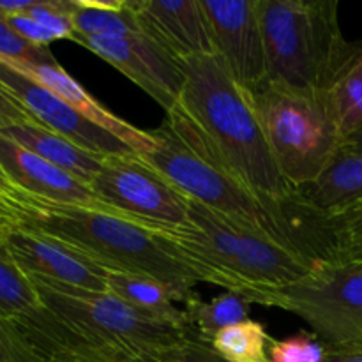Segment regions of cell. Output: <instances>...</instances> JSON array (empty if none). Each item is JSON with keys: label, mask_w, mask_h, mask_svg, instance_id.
<instances>
[{"label": "cell", "mask_w": 362, "mask_h": 362, "mask_svg": "<svg viewBox=\"0 0 362 362\" xmlns=\"http://www.w3.org/2000/svg\"><path fill=\"white\" fill-rule=\"evenodd\" d=\"M158 359L161 362H226L211 346L191 338L177 349L161 354Z\"/></svg>", "instance_id": "28"}, {"label": "cell", "mask_w": 362, "mask_h": 362, "mask_svg": "<svg viewBox=\"0 0 362 362\" xmlns=\"http://www.w3.org/2000/svg\"><path fill=\"white\" fill-rule=\"evenodd\" d=\"M0 251L30 279L55 286L108 292L106 272L69 244L37 230L14 226L0 237Z\"/></svg>", "instance_id": "12"}, {"label": "cell", "mask_w": 362, "mask_h": 362, "mask_svg": "<svg viewBox=\"0 0 362 362\" xmlns=\"http://www.w3.org/2000/svg\"><path fill=\"white\" fill-rule=\"evenodd\" d=\"M341 247L354 240L362 239V202L331 218Z\"/></svg>", "instance_id": "30"}, {"label": "cell", "mask_w": 362, "mask_h": 362, "mask_svg": "<svg viewBox=\"0 0 362 362\" xmlns=\"http://www.w3.org/2000/svg\"><path fill=\"white\" fill-rule=\"evenodd\" d=\"M0 133L16 141L21 147L32 151L34 154L41 156L52 165L59 166L60 170L73 175L80 182L87 184L88 187H92L94 184L95 177L101 172L103 159L106 158V156H98L94 152L78 147L76 144L53 133L52 129L39 122L18 124V126L0 131Z\"/></svg>", "instance_id": "17"}, {"label": "cell", "mask_w": 362, "mask_h": 362, "mask_svg": "<svg viewBox=\"0 0 362 362\" xmlns=\"http://www.w3.org/2000/svg\"><path fill=\"white\" fill-rule=\"evenodd\" d=\"M16 226L69 244L105 271L151 276L184 288L205 283L197 267L166 247L156 228L122 214L27 197L16 211Z\"/></svg>", "instance_id": "3"}, {"label": "cell", "mask_w": 362, "mask_h": 362, "mask_svg": "<svg viewBox=\"0 0 362 362\" xmlns=\"http://www.w3.org/2000/svg\"><path fill=\"white\" fill-rule=\"evenodd\" d=\"M27 197L28 194H25L23 191H20L16 186H14L13 180L7 177V173L4 172V168L0 166V207L6 209V211L14 218L18 207H20L21 202H23Z\"/></svg>", "instance_id": "32"}, {"label": "cell", "mask_w": 362, "mask_h": 362, "mask_svg": "<svg viewBox=\"0 0 362 362\" xmlns=\"http://www.w3.org/2000/svg\"><path fill=\"white\" fill-rule=\"evenodd\" d=\"M343 147L349 148V151H354V152H361L362 154V126L357 131H354L350 136L345 138V144H343Z\"/></svg>", "instance_id": "35"}, {"label": "cell", "mask_w": 362, "mask_h": 362, "mask_svg": "<svg viewBox=\"0 0 362 362\" xmlns=\"http://www.w3.org/2000/svg\"><path fill=\"white\" fill-rule=\"evenodd\" d=\"M214 55L239 87L253 92L267 81V49L258 0H202Z\"/></svg>", "instance_id": "11"}, {"label": "cell", "mask_w": 362, "mask_h": 362, "mask_svg": "<svg viewBox=\"0 0 362 362\" xmlns=\"http://www.w3.org/2000/svg\"><path fill=\"white\" fill-rule=\"evenodd\" d=\"M46 362H88L85 359H78L73 356H64V354H55V356H49Z\"/></svg>", "instance_id": "38"}, {"label": "cell", "mask_w": 362, "mask_h": 362, "mask_svg": "<svg viewBox=\"0 0 362 362\" xmlns=\"http://www.w3.org/2000/svg\"><path fill=\"white\" fill-rule=\"evenodd\" d=\"M327 95L343 136H350L362 126V42H350Z\"/></svg>", "instance_id": "20"}, {"label": "cell", "mask_w": 362, "mask_h": 362, "mask_svg": "<svg viewBox=\"0 0 362 362\" xmlns=\"http://www.w3.org/2000/svg\"><path fill=\"white\" fill-rule=\"evenodd\" d=\"M2 59V57H0ZM7 66L16 69L18 73L25 74L27 78L34 80L35 83L42 85L53 94L59 95L62 101H66L74 112L80 113L87 120H90L95 126L103 127L108 133L115 134L119 140H122L134 154L145 156L154 151L156 138L152 131H141L138 127L131 126L129 122L122 120L120 117L113 115L108 108L101 105L94 95L88 94L87 88L78 83L71 74L66 73L62 66L57 64H23L16 60L2 59Z\"/></svg>", "instance_id": "16"}, {"label": "cell", "mask_w": 362, "mask_h": 362, "mask_svg": "<svg viewBox=\"0 0 362 362\" xmlns=\"http://www.w3.org/2000/svg\"><path fill=\"white\" fill-rule=\"evenodd\" d=\"M250 304L279 308L310 325L331 350H362V267L317 262L306 276L279 288H247Z\"/></svg>", "instance_id": "7"}, {"label": "cell", "mask_w": 362, "mask_h": 362, "mask_svg": "<svg viewBox=\"0 0 362 362\" xmlns=\"http://www.w3.org/2000/svg\"><path fill=\"white\" fill-rule=\"evenodd\" d=\"M73 27V37L144 34L133 0H112V2L76 0Z\"/></svg>", "instance_id": "22"}, {"label": "cell", "mask_w": 362, "mask_h": 362, "mask_svg": "<svg viewBox=\"0 0 362 362\" xmlns=\"http://www.w3.org/2000/svg\"><path fill=\"white\" fill-rule=\"evenodd\" d=\"M0 362H45L0 322Z\"/></svg>", "instance_id": "29"}, {"label": "cell", "mask_w": 362, "mask_h": 362, "mask_svg": "<svg viewBox=\"0 0 362 362\" xmlns=\"http://www.w3.org/2000/svg\"><path fill=\"white\" fill-rule=\"evenodd\" d=\"M0 57L23 64H57L49 48H41L25 41L0 18Z\"/></svg>", "instance_id": "26"}, {"label": "cell", "mask_w": 362, "mask_h": 362, "mask_svg": "<svg viewBox=\"0 0 362 362\" xmlns=\"http://www.w3.org/2000/svg\"><path fill=\"white\" fill-rule=\"evenodd\" d=\"M327 346L315 334L299 332L286 339H272L269 362H324Z\"/></svg>", "instance_id": "25"}, {"label": "cell", "mask_w": 362, "mask_h": 362, "mask_svg": "<svg viewBox=\"0 0 362 362\" xmlns=\"http://www.w3.org/2000/svg\"><path fill=\"white\" fill-rule=\"evenodd\" d=\"M0 166L13 180L14 186L28 197L59 205H73V207L120 214L119 211L99 200L98 194L87 184L80 182L59 166L21 147L2 133H0Z\"/></svg>", "instance_id": "14"}, {"label": "cell", "mask_w": 362, "mask_h": 362, "mask_svg": "<svg viewBox=\"0 0 362 362\" xmlns=\"http://www.w3.org/2000/svg\"><path fill=\"white\" fill-rule=\"evenodd\" d=\"M250 306V300L235 292H225L209 303L197 293L184 304L189 338L211 345L219 331L247 320Z\"/></svg>", "instance_id": "21"}, {"label": "cell", "mask_w": 362, "mask_h": 362, "mask_svg": "<svg viewBox=\"0 0 362 362\" xmlns=\"http://www.w3.org/2000/svg\"><path fill=\"white\" fill-rule=\"evenodd\" d=\"M297 191L311 207L329 218L361 204L362 154L341 147L315 182Z\"/></svg>", "instance_id": "18"}, {"label": "cell", "mask_w": 362, "mask_h": 362, "mask_svg": "<svg viewBox=\"0 0 362 362\" xmlns=\"http://www.w3.org/2000/svg\"><path fill=\"white\" fill-rule=\"evenodd\" d=\"M32 283L46 310L106 349L159 357L189 339L180 325L131 306L110 292L55 286L35 279Z\"/></svg>", "instance_id": "8"}, {"label": "cell", "mask_w": 362, "mask_h": 362, "mask_svg": "<svg viewBox=\"0 0 362 362\" xmlns=\"http://www.w3.org/2000/svg\"><path fill=\"white\" fill-rule=\"evenodd\" d=\"M324 362H362V350H331L327 349Z\"/></svg>", "instance_id": "34"}, {"label": "cell", "mask_w": 362, "mask_h": 362, "mask_svg": "<svg viewBox=\"0 0 362 362\" xmlns=\"http://www.w3.org/2000/svg\"><path fill=\"white\" fill-rule=\"evenodd\" d=\"M152 134L156 138L154 151L140 158L180 193L285 244L276 221V200L262 198L247 187L218 158L200 127L179 105L166 113L163 126Z\"/></svg>", "instance_id": "4"}, {"label": "cell", "mask_w": 362, "mask_h": 362, "mask_svg": "<svg viewBox=\"0 0 362 362\" xmlns=\"http://www.w3.org/2000/svg\"><path fill=\"white\" fill-rule=\"evenodd\" d=\"M144 34L179 60L214 55V41L202 0H133Z\"/></svg>", "instance_id": "15"}, {"label": "cell", "mask_w": 362, "mask_h": 362, "mask_svg": "<svg viewBox=\"0 0 362 362\" xmlns=\"http://www.w3.org/2000/svg\"><path fill=\"white\" fill-rule=\"evenodd\" d=\"M175 257L189 262L205 283L240 293L279 288L310 272L313 262L269 233L212 211L189 198V225L156 228Z\"/></svg>", "instance_id": "1"}, {"label": "cell", "mask_w": 362, "mask_h": 362, "mask_svg": "<svg viewBox=\"0 0 362 362\" xmlns=\"http://www.w3.org/2000/svg\"><path fill=\"white\" fill-rule=\"evenodd\" d=\"M83 48L115 67L134 85L147 92L166 113L182 98L186 71L182 60L173 57L165 46L147 34L90 35L73 37Z\"/></svg>", "instance_id": "10"}, {"label": "cell", "mask_w": 362, "mask_h": 362, "mask_svg": "<svg viewBox=\"0 0 362 362\" xmlns=\"http://www.w3.org/2000/svg\"><path fill=\"white\" fill-rule=\"evenodd\" d=\"M16 226V219L9 214L4 207H0V237L7 232V230L14 228Z\"/></svg>", "instance_id": "36"}, {"label": "cell", "mask_w": 362, "mask_h": 362, "mask_svg": "<svg viewBox=\"0 0 362 362\" xmlns=\"http://www.w3.org/2000/svg\"><path fill=\"white\" fill-rule=\"evenodd\" d=\"M267 81L327 92L350 42L343 37L336 0H258Z\"/></svg>", "instance_id": "5"}, {"label": "cell", "mask_w": 362, "mask_h": 362, "mask_svg": "<svg viewBox=\"0 0 362 362\" xmlns=\"http://www.w3.org/2000/svg\"><path fill=\"white\" fill-rule=\"evenodd\" d=\"M250 99L283 179L293 189L315 182L345 144L327 92L265 83Z\"/></svg>", "instance_id": "6"}, {"label": "cell", "mask_w": 362, "mask_h": 362, "mask_svg": "<svg viewBox=\"0 0 362 362\" xmlns=\"http://www.w3.org/2000/svg\"><path fill=\"white\" fill-rule=\"evenodd\" d=\"M106 286L110 293L126 300L131 306L168 318L170 322L187 331L186 311L177 308V303L186 304L191 297L197 296L193 288L172 285V283L151 278V276L115 271L106 272Z\"/></svg>", "instance_id": "19"}, {"label": "cell", "mask_w": 362, "mask_h": 362, "mask_svg": "<svg viewBox=\"0 0 362 362\" xmlns=\"http://www.w3.org/2000/svg\"><path fill=\"white\" fill-rule=\"evenodd\" d=\"M92 191L108 207L152 228L189 225V198L138 154L106 156Z\"/></svg>", "instance_id": "9"}, {"label": "cell", "mask_w": 362, "mask_h": 362, "mask_svg": "<svg viewBox=\"0 0 362 362\" xmlns=\"http://www.w3.org/2000/svg\"><path fill=\"white\" fill-rule=\"evenodd\" d=\"M25 122H37L16 99L0 87V131Z\"/></svg>", "instance_id": "31"}, {"label": "cell", "mask_w": 362, "mask_h": 362, "mask_svg": "<svg viewBox=\"0 0 362 362\" xmlns=\"http://www.w3.org/2000/svg\"><path fill=\"white\" fill-rule=\"evenodd\" d=\"M361 240H362V239H361Z\"/></svg>", "instance_id": "39"}, {"label": "cell", "mask_w": 362, "mask_h": 362, "mask_svg": "<svg viewBox=\"0 0 362 362\" xmlns=\"http://www.w3.org/2000/svg\"><path fill=\"white\" fill-rule=\"evenodd\" d=\"M41 308L32 279L0 251V322L27 317Z\"/></svg>", "instance_id": "24"}, {"label": "cell", "mask_w": 362, "mask_h": 362, "mask_svg": "<svg viewBox=\"0 0 362 362\" xmlns=\"http://www.w3.org/2000/svg\"><path fill=\"white\" fill-rule=\"evenodd\" d=\"M334 262H343V264H352L362 267V240H354V243L345 244L338 251V257Z\"/></svg>", "instance_id": "33"}, {"label": "cell", "mask_w": 362, "mask_h": 362, "mask_svg": "<svg viewBox=\"0 0 362 362\" xmlns=\"http://www.w3.org/2000/svg\"><path fill=\"white\" fill-rule=\"evenodd\" d=\"M271 343L264 324L247 318L219 331L209 346L226 362H269Z\"/></svg>", "instance_id": "23"}, {"label": "cell", "mask_w": 362, "mask_h": 362, "mask_svg": "<svg viewBox=\"0 0 362 362\" xmlns=\"http://www.w3.org/2000/svg\"><path fill=\"white\" fill-rule=\"evenodd\" d=\"M2 18V16H0ZM4 20L7 21L11 28L16 32L18 35L25 39V41L32 42L35 46H41V48H48L49 42L59 41L53 32H49L48 28L42 27L39 21H35L34 18L28 16V14H16V16H6Z\"/></svg>", "instance_id": "27"}, {"label": "cell", "mask_w": 362, "mask_h": 362, "mask_svg": "<svg viewBox=\"0 0 362 362\" xmlns=\"http://www.w3.org/2000/svg\"><path fill=\"white\" fill-rule=\"evenodd\" d=\"M186 87L179 106L200 127L218 158L269 200H281L293 189L278 170L250 92L232 80L216 55L182 60Z\"/></svg>", "instance_id": "2"}, {"label": "cell", "mask_w": 362, "mask_h": 362, "mask_svg": "<svg viewBox=\"0 0 362 362\" xmlns=\"http://www.w3.org/2000/svg\"><path fill=\"white\" fill-rule=\"evenodd\" d=\"M117 362H161L156 356H148V354H126L120 357Z\"/></svg>", "instance_id": "37"}, {"label": "cell", "mask_w": 362, "mask_h": 362, "mask_svg": "<svg viewBox=\"0 0 362 362\" xmlns=\"http://www.w3.org/2000/svg\"><path fill=\"white\" fill-rule=\"evenodd\" d=\"M0 87L13 95L39 124L67 138L78 147L98 156L133 154V151L115 134L81 117L59 95L35 83L25 74L18 73L2 59H0Z\"/></svg>", "instance_id": "13"}]
</instances>
